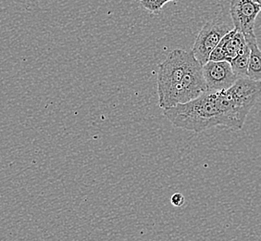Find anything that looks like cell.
Instances as JSON below:
<instances>
[{"instance_id":"obj_1","label":"cell","mask_w":261,"mask_h":241,"mask_svg":"<svg viewBox=\"0 0 261 241\" xmlns=\"http://www.w3.org/2000/svg\"><path fill=\"white\" fill-rule=\"evenodd\" d=\"M163 114L173 126L194 133L217 126L241 130L247 117L236 105L228 89L206 92L196 100L163 110Z\"/></svg>"},{"instance_id":"obj_2","label":"cell","mask_w":261,"mask_h":241,"mask_svg":"<svg viewBox=\"0 0 261 241\" xmlns=\"http://www.w3.org/2000/svg\"><path fill=\"white\" fill-rule=\"evenodd\" d=\"M195 59L193 51L177 49L171 51L159 65L156 82L159 105L161 109L166 110L178 105V95Z\"/></svg>"},{"instance_id":"obj_3","label":"cell","mask_w":261,"mask_h":241,"mask_svg":"<svg viewBox=\"0 0 261 241\" xmlns=\"http://www.w3.org/2000/svg\"><path fill=\"white\" fill-rule=\"evenodd\" d=\"M231 30L226 22L220 19L216 18L206 21L196 36L192 49L194 55L202 65L210 60L211 52Z\"/></svg>"},{"instance_id":"obj_4","label":"cell","mask_w":261,"mask_h":241,"mask_svg":"<svg viewBox=\"0 0 261 241\" xmlns=\"http://www.w3.org/2000/svg\"><path fill=\"white\" fill-rule=\"evenodd\" d=\"M203 74L208 93H216L229 89L238 77L231 69V63L224 61H207L203 65Z\"/></svg>"},{"instance_id":"obj_5","label":"cell","mask_w":261,"mask_h":241,"mask_svg":"<svg viewBox=\"0 0 261 241\" xmlns=\"http://www.w3.org/2000/svg\"><path fill=\"white\" fill-rule=\"evenodd\" d=\"M259 12L260 6L253 0H231V20L236 30L241 32L245 37L255 34V21Z\"/></svg>"},{"instance_id":"obj_6","label":"cell","mask_w":261,"mask_h":241,"mask_svg":"<svg viewBox=\"0 0 261 241\" xmlns=\"http://www.w3.org/2000/svg\"><path fill=\"white\" fill-rule=\"evenodd\" d=\"M220 45L225 52L227 61H231L245 50L247 43L245 35L233 28L221 39Z\"/></svg>"},{"instance_id":"obj_7","label":"cell","mask_w":261,"mask_h":241,"mask_svg":"<svg viewBox=\"0 0 261 241\" xmlns=\"http://www.w3.org/2000/svg\"><path fill=\"white\" fill-rule=\"evenodd\" d=\"M246 43L250 47V60L248 66V78L261 82V50L257 44L256 35L246 37Z\"/></svg>"},{"instance_id":"obj_8","label":"cell","mask_w":261,"mask_h":241,"mask_svg":"<svg viewBox=\"0 0 261 241\" xmlns=\"http://www.w3.org/2000/svg\"><path fill=\"white\" fill-rule=\"evenodd\" d=\"M250 47L246 45L240 54L236 56L231 61V69L238 78H248V66L250 60Z\"/></svg>"},{"instance_id":"obj_9","label":"cell","mask_w":261,"mask_h":241,"mask_svg":"<svg viewBox=\"0 0 261 241\" xmlns=\"http://www.w3.org/2000/svg\"><path fill=\"white\" fill-rule=\"evenodd\" d=\"M179 0H140V4L151 14H160L163 7L169 2H177Z\"/></svg>"},{"instance_id":"obj_10","label":"cell","mask_w":261,"mask_h":241,"mask_svg":"<svg viewBox=\"0 0 261 241\" xmlns=\"http://www.w3.org/2000/svg\"><path fill=\"white\" fill-rule=\"evenodd\" d=\"M210 60H211V61H224V60H227L225 52H224L222 46L220 44L217 45L215 50L211 52V56H210Z\"/></svg>"},{"instance_id":"obj_11","label":"cell","mask_w":261,"mask_h":241,"mask_svg":"<svg viewBox=\"0 0 261 241\" xmlns=\"http://www.w3.org/2000/svg\"><path fill=\"white\" fill-rule=\"evenodd\" d=\"M171 202L173 206H182L184 203H185V197L181 193H175L171 196Z\"/></svg>"},{"instance_id":"obj_12","label":"cell","mask_w":261,"mask_h":241,"mask_svg":"<svg viewBox=\"0 0 261 241\" xmlns=\"http://www.w3.org/2000/svg\"><path fill=\"white\" fill-rule=\"evenodd\" d=\"M253 1H255L256 3H260L261 0H253Z\"/></svg>"},{"instance_id":"obj_13","label":"cell","mask_w":261,"mask_h":241,"mask_svg":"<svg viewBox=\"0 0 261 241\" xmlns=\"http://www.w3.org/2000/svg\"><path fill=\"white\" fill-rule=\"evenodd\" d=\"M258 4H259V6H260V11H261V2H260V3H258Z\"/></svg>"}]
</instances>
